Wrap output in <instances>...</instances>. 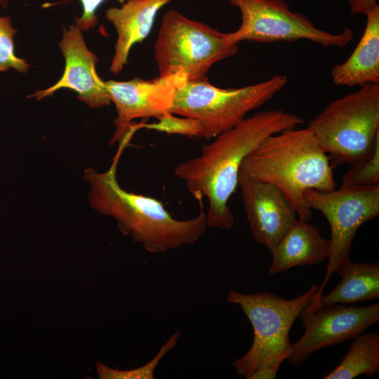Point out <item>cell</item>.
Returning a JSON list of instances; mask_svg holds the SVG:
<instances>
[{"label": "cell", "instance_id": "obj_2", "mask_svg": "<svg viewBox=\"0 0 379 379\" xmlns=\"http://www.w3.org/2000/svg\"><path fill=\"white\" fill-rule=\"evenodd\" d=\"M129 141L119 143L107 170L99 172L87 168L84 178L89 186L90 206L99 213L110 216L120 232L130 236L147 251L166 253L185 245L195 244L208 227L206 213L187 220L175 218L159 200L123 189L118 182L117 170L121 154Z\"/></svg>", "mask_w": 379, "mask_h": 379}, {"label": "cell", "instance_id": "obj_17", "mask_svg": "<svg viewBox=\"0 0 379 379\" xmlns=\"http://www.w3.org/2000/svg\"><path fill=\"white\" fill-rule=\"evenodd\" d=\"M340 281L328 293L319 298L304 310L314 311L333 304H355L379 298V262H353L348 258L335 269Z\"/></svg>", "mask_w": 379, "mask_h": 379}, {"label": "cell", "instance_id": "obj_7", "mask_svg": "<svg viewBox=\"0 0 379 379\" xmlns=\"http://www.w3.org/2000/svg\"><path fill=\"white\" fill-rule=\"evenodd\" d=\"M154 50L159 77L182 72L189 81L205 77L215 62L235 55L239 47L229 33L173 9L162 18Z\"/></svg>", "mask_w": 379, "mask_h": 379}, {"label": "cell", "instance_id": "obj_18", "mask_svg": "<svg viewBox=\"0 0 379 379\" xmlns=\"http://www.w3.org/2000/svg\"><path fill=\"white\" fill-rule=\"evenodd\" d=\"M379 372V335L361 333L354 338L340 363L324 379H352L361 374L372 378Z\"/></svg>", "mask_w": 379, "mask_h": 379}, {"label": "cell", "instance_id": "obj_12", "mask_svg": "<svg viewBox=\"0 0 379 379\" xmlns=\"http://www.w3.org/2000/svg\"><path fill=\"white\" fill-rule=\"evenodd\" d=\"M58 46L65 60L62 77L54 85L36 91L28 98L40 100L52 96L58 90L67 88L76 93L77 98L89 107L109 105L105 81L95 69L99 58L88 48L83 32L75 24L63 27Z\"/></svg>", "mask_w": 379, "mask_h": 379}, {"label": "cell", "instance_id": "obj_3", "mask_svg": "<svg viewBox=\"0 0 379 379\" xmlns=\"http://www.w3.org/2000/svg\"><path fill=\"white\" fill-rule=\"evenodd\" d=\"M333 166L309 128L297 127L270 135L243 161L239 172L279 188L294 207L298 218L309 221L312 209L303 192L335 189Z\"/></svg>", "mask_w": 379, "mask_h": 379}, {"label": "cell", "instance_id": "obj_13", "mask_svg": "<svg viewBox=\"0 0 379 379\" xmlns=\"http://www.w3.org/2000/svg\"><path fill=\"white\" fill-rule=\"evenodd\" d=\"M238 187L253 238L272 253L298 219L294 207L274 185L252 179L241 172Z\"/></svg>", "mask_w": 379, "mask_h": 379}, {"label": "cell", "instance_id": "obj_14", "mask_svg": "<svg viewBox=\"0 0 379 379\" xmlns=\"http://www.w3.org/2000/svg\"><path fill=\"white\" fill-rule=\"evenodd\" d=\"M171 1L126 0L121 6L105 11V17L117 36L110 72L118 74L124 69L132 47L148 36L158 12Z\"/></svg>", "mask_w": 379, "mask_h": 379}, {"label": "cell", "instance_id": "obj_9", "mask_svg": "<svg viewBox=\"0 0 379 379\" xmlns=\"http://www.w3.org/2000/svg\"><path fill=\"white\" fill-rule=\"evenodd\" d=\"M303 197L311 209L322 213L331 228L328 262L315 301L323 293L338 266L350 258L358 229L379 215V184L367 187L340 185L339 189L330 191L311 189L303 192Z\"/></svg>", "mask_w": 379, "mask_h": 379}, {"label": "cell", "instance_id": "obj_19", "mask_svg": "<svg viewBox=\"0 0 379 379\" xmlns=\"http://www.w3.org/2000/svg\"><path fill=\"white\" fill-rule=\"evenodd\" d=\"M181 332L175 331L161 345L157 354L145 365L132 370H118L98 362L96 370L100 379H154V371L163 357L178 343Z\"/></svg>", "mask_w": 379, "mask_h": 379}, {"label": "cell", "instance_id": "obj_11", "mask_svg": "<svg viewBox=\"0 0 379 379\" xmlns=\"http://www.w3.org/2000/svg\"><path fill=\"white\" fill-rule=\"evenodd\" d=\"M298 317L305 332L293 343L289 362L301 366L310 356L324 347L354 339L379 320V304L366 307L333 304L314 311L303 310Z\"/></svg>", "mask_w": 379, "mask_h": 379}, {"label": "cell", "instance_id": "obj_20", "mask_svg": "<svg viewBox=\"0 0 379 379\" xmlns=\"http://www.w3.org/2000/svg\"><path fill=\"white\" fill-rule=\"evenodd\" d=\"M17 32L11 17L0 16V72L9 69L23 74L29 71L30 65L27 60L15 53L14 38Z\"/></svg>", "mask_w": 379, "mask_h": 379}, {"label": "cell", "instance_id": "obj_8", "mask_svg": "<svg viewBox=\"0 0 379 379\" xmlns=\"http://www.w3.org/2000/svg\"><path fill=\"white\" fill-rule=\"evenodd\" d=\"M241 15L239 27L229 33L230 40L257 43L294 42L305 39L324 48H343L353 38L345 27L339 33L318 28L305 14L292 11L284 0H228Z\"/></svg>", "mask_w": 379, "mask_h": 379}, {"label": "cell", "instance_id": "obj_26", "mask_svg": "<svg viewBox=\"0 0 379 379\" xmlns=\"http://www.w3.org/2000/svg\"><path fill=\"white\" fill-rule=\"evenodd\" d=\"M9 4V0H0V10L6 9Z\"/></svg>", "mask_w": 379, "mask_h": 379}, {"label": "cell", "instance_id": "obj_1", "mask_svg": "<svg viewBox=\"0 0 379 379\" xmlns=\"http://www.w3.org/2000/svg\"><path fill=\"white\" fill-rule=\"evenodd\" d=\"M303 122L298 114L282 109L258 112L203 145L199 156L175 167V175L195 199H207L208 227L228 230L234 225L228 202L238 187L240 168L246 156L267 137Z\"/></svg>", "mask_w": 379, "mask_h": 379}, {"label": "cell", "instance_id": "obj_4", "mask_svg": "<svg viewBox=\"0 0 379 379\" xmlns=\"http://www.w3.org/2000/svg\"><path fill=\"white\" fill-rule=\"evenodd\" d=\"M333 168L368 158L379 139V83L329 103L308 122Z\"/></svg>", "mask_w": 379, "mask_h": 379}, {"label": "cell", "instance_id": "obj_23", "mask_svg": "<svg viewBox=\"0 0 379 379\" xmlns=\"http://www.w3.org/2000/svg\"><path fill=\"white\" fill-rule=\"evenodd\" d=\"M82 6V13L75 18L74 24L82 31L94 28L98 22L97 10L105 0H79ZM121 4L126 0H117Z\"/></svg>", "mask_w": 379, "mask_h": 379}, {"label": "cell", "instance_id": "obj_16", "mask_svg": "<svg viewBox=\"0 0 379 379\" xmlns=\"http://www.w3.org/2000/svg\"><path fill=\"white\" fill-rule=\"evenodd\" d=\"M329 253L330 240L321 236L319 227L298 219L272 253L269 275L296 266L321 263L328 259Z\"/></svg>", "mask_w": 379, "mask_h": 379}, {"label": "cell", "instance_id": "obj_21", "mask_svg": "<svg viewBox=\"0 0 379 379\" xmlns=\"http://www.w3.org/2000/svg\"><path fill=\"white\" fill-rule=\"evenodd\" d=\"M379 184V139L372 154L351 166L342 179L343 186L367 187Z\"/></svg>", "mask_w": 379, "mask_h": 379}, {"label": "cell", "instance_id": "obj_22", "mask_svg": "<svg viewBox=\"0 0 379 379\" xmlns=\"http://www.w3.org/2000/svg\"><path fill=\"white\" fill-rule=\"evenodd\" d=\"M152 124H136L138 128H145L167 134H176L187 137H201L202 127L196 119L186 117H176L168 113L157 119Z\"/></svg>", "mask_w": 379, "mask_h": 379}, {"label": "cell", "instance_id": "obj_10", "mask_svg": "<svg viewBox=\"0 0 379 379\" xmlns=\"http://www.w3.org/2000/svg\"><path fill=\"white\" fill-rule=\"evenodd\" d=\"M187 81V75L182 72L149 80L135 78L123 81H105L109 100L114 105L117 113L109 145L131 138L136 131L134 120L158 119L171 113L176 94Z\"/></svg>", "mask_w": 379, "mask_h": 379}, {"label": "cell", "instance_id": "obj_5", "mask_svg": "<svg viewBox=\"0 0 379 379\" xmlns=\"http://www.w3.org/2000/svg\"><path fill=\"white\" fill-rule=\"evenodd\" d=\"M319 287L313 284L294 299H286L267 291H228L227 301L240 306L254 332L248 351L232 364L239 375L247 379L257 370L281 364L288 359L293 345L289 340L290 330L300 313L313 302Z\"/></svg>", "mask_w": 379, "mask_h": 379}, {"label": "cell", "instance_id": "obj_25", "mask_svg": "<svg viewBox=\"0 0 379 379\" xmlns=\"http://www.w3.org/2000/svg\"><path fill=\"white\" fill-rule=\"evenodd\" d=\"M281 364L265 366L250 375L247 379H275Z\"/></svg>", "mask_w": 379, "mask_h": 379}, {"label": "cell", "instance_id": "obj_24", "mask_svg": "<svg viewBox=\"0 0 379 379\" xmlns=\"http://www.w3.org/2000/svg\"><path fill=\"white\" fill-rule=\"evenodd\" d=\"M377 0H347L352 14L366 15L378 4Z\"/></svg>", "mask_w": 379, "mask_h": 379}, {"label": "cell", "instance_id": "obj_15", "mask_svg": "<svg viewBox=\"0 0 379 379\" xmlns=\"http://www.w3.org/2000/svg\"><path fill=\"white\" fill-rule=\"evenodd\" d=\"M366 19L362 36L352 54L331 69V79L336 86L361 87L379 83L378 4L366 14Z\"/></svg>", "mask_w": 379, "mask_h": 379}, {"label": "cell", "instance_id": "obj_6", "mask_svg": "<svg viewBox=\"0 0 379 379\" xmlns=\"http://www.w3.org/2000/svg\"><path fill=\"white\" fill-rule=\"evenodd\" d=\"M287 81L285 75H275L241 88H221L210 84L206 77L189 80L178 91L171 113L199 121L201 138L213 139L271 100Z\"/></svg>", "mask_w": 379, "mask_h": 379}]
</instances>
